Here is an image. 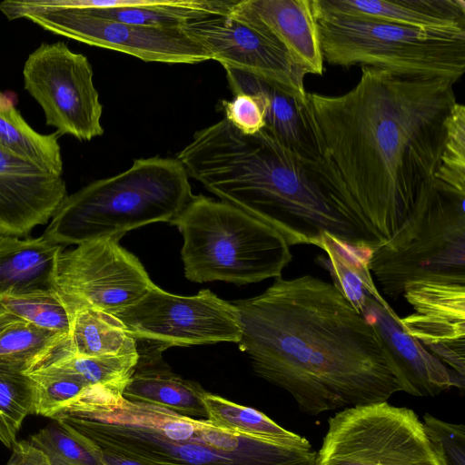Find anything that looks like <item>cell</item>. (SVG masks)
Wrapping results in <instances>:
<instances>
[{"label": "cell", "instance_id": "1", "mask_svg": "<svg viewBox=\"0 0 465 465\" xmlns=\"http://www.w3.org/2000/svg\"><path fill=\"white\" fill-rule=\"evenodd\" d=\"M356 85L341 95L308 93L325 150L379 245L408 221L444 147L446 120L456 102L443 78L398 74L361 66Z\"/></svg>", "mask_w": 465, "mask_h": 465}, {"label": "cell", "instance_id": "2", "mask_svg": "<svg viewBox=\"0 0 465 465\" xmlns=\"http://www.w3.org/2000/svg\"><path fill=\"white\" fill-rule=\"evenodd\" d=\"M232 304L239 349L254 372L289 392L302 412L387 401L401 391L375 327L332 283L281 276L262 293Z\"/></svg>", "mask_w": 465, "mask_h": 465}, {"label": "cell", "instance_id": "3", "mask_svg": "<svg viewBox=\"0 0 465 465\" xmlns=\"http://www.w3.org/2000/svg\"><path fill=\"white\" fill-rule=\"evenodd\" d=\"M177 159L189 176L276 229L290 246L312 245L322 232L352 246H379L361 234V214L328 153L305 157L264 128L246 135L223 118L197 131Z\"/></svg>", "mask_w": 465, "mask_h": 465}, {"label": "cell", "instance_id": "4", "mask_svg": "<svg viewBox=\"0 0 465 465\" xmlns=\"http://www.w3.org/2000/svg\"><path fill=\"white\" fill-rule=\"evenodd\" d=\"M99 453L141 465H316V452L252 438L171 410L123 397L74 403L54 419Z\"/></svg>", "mask_w": 465, "mask_h": 465}, {"label": "cell", "instance_id": "5", "mask_svg": "<svg viewBox=\"0 0 465 465\" xmlns=\"http://www.w3.org/2000/svg\"><path fill=\"white\" fill-rule=\"evenodd\" d=\"M188 173L177 158L134 160L116 175L90 183L66 195L44 236L61 246L173 221L192 200Z\"/></svg>", "mask_w": 465, "mask_h": 465}, {"label": "cell", "instance_id": "6", "mask_svg": "<svg viewBox=\"0 0 465 465\" xmlns=\"http://www.w3.org/2000/svg\"><path fill=\"white\" fill-rule=\"evenodd\" d=\"M183 234L184 276L244 285L282 276L291 246L273 227L223 201L193 195L170 222Z\"/></svg>", "mask_w": 465, "mask_h": 465}, {"label": "cell", "instance_id": "7", "mask_svg": "<svg viewBox=\"0 0 465 465\" xmlns=\"http://www.w3.org/2000/svg\"><path fill=\"white\" fill-rule=\"evenodd\" d=\"M464 202L435 178L427 183L408 221L370 259L383 295L397 301L407 282L421 279L465 282Z\"/></svg>", "mask_w": 465, "mask_h": 465}, {"label": "cell", "instance_id": "8", "mask_svg": "<svg viewBox=\"0 0 465 465\" xmlns=\"http://www.w3.org/2000/svg\"><path fill=\"white\" fill-rule=\"evenodd\" d=\"M323 61L457 83L465 72V33L426 31L344 15H315Z\"/></svg>", "mask_w": 465, "mask_h": 465}, {"label": "cell", "instance_id": "9", "mask_svg": "<svg viewBox=\"0 0 465 465\" xmlns=\"http://www.w3.org/2000/svg\"><path fill=\"white\" fill-rule=\"evenodd\" d=\"M316 465H447L411 409L387 401L331 417Z\"/></svg>", "mask_w": 465, "mask_h": 465}, {"label": "cell", "instance_id": "10", "mask_svg": "<svg viewBox=\"0 0 465 465\" xmlns=\"http://www.w3.org/2000/svg\"><path fill=\"white\" fill-rule=\"evenodd\" d=\"M114 315L136 343L145 344L138 353H161L173 346L238 343L242 334L236 307L207 289L181 296L153 284L135 303Z\"/></svg>", "mask_w": 465, "mask_h": 465}, {"label": "cell", "instance_id": "11", "mask_svg": "<svg viewBox=\"0 0 465 465\" xmlns=\"http://www.w3.org/2000/svg\"><path fill=\"white\" fill-rule=\"evenodd\" d=\"M0 11L9 21L25 18L53 34L145 62L193 64L211 60L209 54L180 28L135 25L83 9H43L27 0L3 1Z\"/></svg>", "mask_w": 465, "mask_h": 465}, {"label": "cell", "instance_id": "12", "mask_svg": "<svg viewBox=\"0 0 465 465\" xmlns=\"http://www.w3.org/2000/svg\"><path fill=\"white\" fill-rule=\"evenodd\" d=\"M87 57L64 42L42 43L23 68L25 89L42 107L45 123L61 135L90 141L104 134L103 105Z\"/></svg>", "mask_w": 465, "mask_h": 465}, {"label": "cell", "instance_id": "13", "mask_svg": "<svg viewBox=\"0 0 465 465\" xmlns=\"http://www.w3.org/2000/svg\"><path fill=\"white\" fill-rule=\"evenodd\" d=\"M121 238L87 241L59 254L54 287L72 313L94 309L114 315L154 284L139 260L119 244Z\"/></svg>", "mask_w": 465, "mask_h": 465}, {"label": "cell", "instance_id": "14", "mask_svg": "<svg viewBox=\"0 0 465 465\" xmlns=\"http://www.w3.org/2000/svg\"><path fill=\"white\" fill-rule=\"evenodd\" d=\"M180 30L224 69L252 74L300 102L308 103L306 73L292 62L277 43L249 25L223 15L192 21L180 26Z\"/></svg>", "mask_w": 465, "mask_h": 465}, {"label": "cell", "instance_id": "15", "mask_svg": "<svg viewBox=\"0 0 465 465\" xmlns=\"http://www.w3.org/2000/svg\"><path fill=\"white\" fill-rule=\"evenodd\" d=\"M402 296L414 312L400 318L401 329L464 378L465 282L411 281L406 283Z\"/></svg>", "mask_w": 465, "mask_h": 465}, {"label": "cell", "instance_id": "16", "mask_svg": "<svg viewBox=\"0 0 465 465\" xmlns=\"http://www.w3.org/2000/svg\"><path fill=\"white\" fill-rule=\"evenodd\" d=\"M66 195L62 175L0 148V235H28L49 222Z\"/></svg>", "mask_w": 465, "mask_h": 465}, {"label": "cell", "instance_id": "17", "mask_svg": "<svg viewBox=\"0 0 465 465\" xmlns=\"http://www.w3.org/2000/svg\"><path fill=\"white\" fill-rule=\"evenodd\" d=\"M227 15L277 43L306 74H322L324 61L312 0H236Z\"/></svg>", "mask_w": 465, "mask_h": 465}, {"label": "cell", "instance_id": "18", "mask_svg": "<svg viewBox=\"0 0 465 465\" xmlns=\"http://www.w3.org/2000/svg\"><path fill=\"white\" fill-rule=\"evenodd\" d=\"M361 314L375 327L391 354L398 370L401 391L434 397L453 386L464 387V378L453 375L442 361L401 329L396 313L370 300Z\"/></svg>", "mask_w": 465, "mask_h": 465}, {"label": "cell", "instance_id": "19", "mask_svg": "<svg viewBox=\"0 0 465 465\" xmlns=\"http://www.w3.org/2000/svg\"><path fill=\"white\" fill-rule=\"evenodd\" d=\"M233 94H246L260 99L264 129L289 149L312 159L327 152L311 104H303L277 86L248 73L225 69Z\"/></svg>", "mask_w": 465, "mask_h": 465}, {"label": "cell", "instance_id": "20", "mask_svg": "<svg viewBox=\"0 0 465 465\" xmlns=\"http://www.w3.org/2000/svg\"><path fill=\"white\" fill-rule=\"evenodd\" d=\"M314 15H344L426 31L465 33L464 0H312Z\"/></svg>", "mask_w": 465, "mask_h": 465}, {"label": "cell", "instance_id": "21", "mask_svg": "<svg viewBox=\"0 0 465 465\" xmlns=\"http://www.w3.org/2000/svg\"><path fill=\"white\" fill-rule=\"evenodd\" d=\"M161 354L140 356L123 398L171 410L180 415L207 420L203 401L206 392L198 383L183 379L163 367Z\"/></svg>", "mask_w": 465, "mask_h": 465}, {"label": "cell", "instance_id": "22", "mask_svg": "<svg viewBox=\"0 0 465 465\" xmlns=\"http://www.w3.org/2000/svg\"><path fill=\"white\" fill-rule=\"evenodd\" d=\"M63 250L44 235L25 239L0 235V298L55 289L56 262Z\"/></svg>", "mask_w": 465, "mask_h": 465}, {"label": "cell", "instance_id": "23", "mask_svg": "<svg viewBox=\"0 0 465 465\" xmlns=\"http://www.w3.org/2000/svg\"><path fill=\"white\" fill-rule=\"evenodd\" d=\"M312 245L326 253L317 256L315 262L329 271L332 284L358 312L361 313L368 301L374 300L389 312L396 313L381 294L369 268L376 248L352 246L327 232H322Z\"/></svg>", "mask_w": 465, "mask_h": 465}, {"label": "cell", "instance_id": "24", "mask_svg": "<svg viewBox=\"0 0 465 465\" xmlns=\"http://www.w3.org/2000/svg\"><path fill=\"white\" fill-rule=\"evenodd\" d=\"M235 1L140 0L137 5L130 7L83 10L126 24L176 29L192 21L227 15Z\"/></svg>", "mask_w": 465, "mask_h": 465}, {"label": "cell", "instance_id": "25", "mask_svg": "<svg viewBox=\"0 0 465 465\" xmlns=\"http://www.w3.org/2000/svg\"><path fill=\"white\" fill-rule=\"evenodd\" d=\"M57 132L33 129L5 94L0 92V148L53 173L62 175L63 160Z\"/></svg>", "mask_w": 465, "mask_h": 465}, {"label": "cell", "instance_id": "26", "mask_svg": "<svg viewBox=\"0 0 465 465\" xmlns=\"http://www.w3.org/2000/svg\"><path fill=\"white\" fill-rule=\"evenodd\" d=\"M70 349L74 355L94 357L136 352V341L113 314L81 309L73 312Z\"/></svg>", "mask_w": 465, "mask_h": 465}, {"label": "cell", "instance_id": "27", "mask_svg": "<svg viewBox=\"0 0 465 465\" xmlns=\"http://www.w3.org/2000/svg\"><path fill=\"white\" fill-rule=\"evenodd\" d=\"M203 401L208 418L215 426L275 444L312 450L307 439L279 426L262 412L205 392Z\"/></svg>", "mask_w": 465, "mask_h": 465}, {"label": "cell", "instance_id": "28", "mask_svg": "<svg viewBox=\"0 0 465 465\" xmlns=\"http://www.w3.org/2000/svg\"><path fill=\"white\" fill-rule=\"evenodd\" d=\"M69 337L21 321L0 334V367L30 373L47 363Z\"/></svg>", "mask_w": 465, "mask_h": 465}, {"label": "cell", "instance_id": "29", "mask_svg": "<svg viewBox=\"0 0 465 465\" xmlns=\"http://www.w3.org/2000/svg\"><path fill=\"white\" fill-rule=\"evenodd\" d=\"M138 360V351L94 357L76 356L67 344L59 349L47 363H54L76 374L89 386H102L123 394Z\"/></svg>", "mask_w": 465, "mask_h": 465}, {"label": "cell", "instance_id": "30", "mask_svg": "<svg viewBox=\"0 0 465 465\" xmlns=\"http://www.w3.org/2000/svg\"><path fill=\"white\" fill-rule=\"evenodd\" d=\"M0 304L26 322L69 337L73 313L55 289L6 295Z\"/></svg>", "mask_w": 465, "mask_h": 465}, {"label": "cell", "instance_id": "31", "mask_svg": "<svg viewBox=\"0 0 465 465\" xmlns=\"http://www.w3.org/2000/svg\"><path fill=\"white\" fill-rule=\"evenodd\" d=\"M33 380V413L54 419L91 387L76 374L54 364L46 363L27 373Z\"/></svg>", "mask_w": 465, "mask_h": 465}, {"label": "cell", "instance_id": "32", "mask_svg": "<svg viewBox=\"0 0 465 465\" xmlns=\"http://www.w3.org/2000/svg\"><path fill=\"white\" fill-rule=\"evenodd\" d=\"M35 389L24 372L0 367V441L7 448L16 442L25 418L33 413Z\"/></svg>", "mask_w": 465, "mask_h": 465}, {"label": "cell", "instance_id": "33", "mask_svg": "<svg viewBox=\"0 0 465 465\" xmlns=\"http://www.w3.org/2000/svg\"><path fill=\"white\" fill-rule=\"evenodd\" d=\"M30 441L47 455L52 465H104L85 439L56 420L34 434Z\"/></svg>", "mask_w": 465, "mask_h": 465}, {"label": "cell", "instance_id": "34", "mask_svg": "<svg viewBox=\"0 0 465 465\" xmlns=\"http://www.w3.org/2000/svg\"><path fill=\"white\" fill-rule=\"evenodd\" d=\"M434 178L465 195V106L458 102L446 120L444 147Z\"/></svg>", "mask_w": 465, "mask_h": 465}, {"label": "cell", "instance_id": "35", "mask_svg": "<svg viewBox=\"0 0 465 465\" xmlns=\"http://www.w3.org/2000/svg\"><path fill=\"white\" fill-rule=\"evenodd\" d=\"M430 441L447 465H465V427L443 421L429 413L422 421Z\"/></svg>", "mask_w": 465, "mask_h": 465}, {"label": "cell", "instance_id": "36", "mask_svg": "<svg viewBox=\"0 0 465 465\" xmlns=\"http://www.w3.org/2000/svg\"><path fill=\"white\" fill-rule=\"evenodd\" d=\"M225 119L246 135H252L265 127L260 99L246 94H235L232 100H222Z\"/></svg>", "mask_w": 465, "mask_h": 465}, {"label": "cell", "instance_id": "37", "mask_svg": "<svg viewBox=\"0 0 465 465\" xmlns=\"http://www.w3.org/2000/svg\"><path fill=\"white\" fill-rule=\"evenodd\" d=\"M6 465H52L47 455L30 440L16 441Z\"/></svg>", "mask_w": 465, "mask_h": 465}, {"label": "cell", "instance_id": "38", "mask_svg": "<svg viewBox=\"0 0 465 465\" xmlns=\"http://www.w3.org/2000/svg\"><path fill=\"white\" fill-rule=\"evenodd\" d=\"M23 320L9 312L0 304V334L18 322Z\"/></svg>", "mask_w": 465, "mask_h": 465}, {"label": "cell", "instance_id": "39", "mask_svg": "<svg viewBox=\"0 0 465 465\" xmlns=\"http://www.w3.org/2000/svg\"><path fill=\"white\" fill-rule=\"evenodd\" d=\"M99 453V452H98ZM100 458L104 465H141L137 462L120 459L117 457L99 453Z\"/></svg>", "mask_w": 465, "mask_h": 465}]
</instances>
